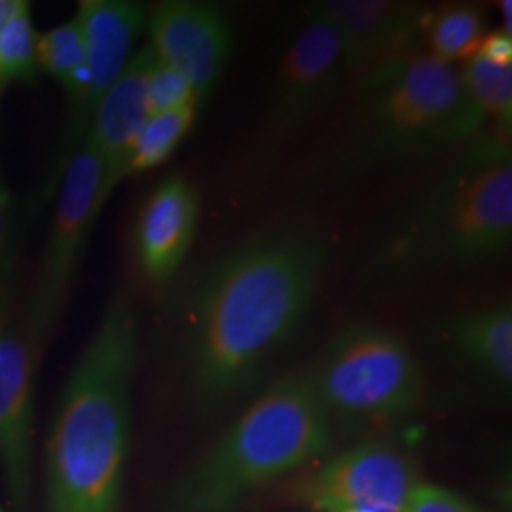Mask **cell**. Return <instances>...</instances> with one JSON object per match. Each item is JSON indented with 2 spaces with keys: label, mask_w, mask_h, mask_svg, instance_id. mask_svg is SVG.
Segmentation results:
<instances>
[{
  "label": "cell",
  "mask_w": 512,
  "mask_h": 512,
  "mask_svg": "<svg viewBox=\"0 0 512 512\" xmlns=\"http://www.w3.org/2000/svg\"><path fill=\"white\" fill-rule=\"evenodd\" d=\"M327 241L306 230L251 239L222 256L194 300L192 378L220 406L253 384L304 323L329 264Z\"/></svg>",
  "instance_id": "cell-1"
},
{
  "label": "cell",
  "mask_w": 512,
  "mask_h": 512,
  "mask_svg": "<svg viewBox=\"0 0 512 512\" xmlns=\"http://www.w3.org/2000/svg\"><path fill=\"white\" fill-rule=\"evenodd\" d=\"M137 317L126 296L105 313L65 387L48 448L50 512H118L131 425Z\"/></svg>",
  "instance_id": "cell-2"
},
{
  "label": "cell",
  "mask_w": 512,
  "mask_h": 512,
  "mask_svg": "<svg viewBox=\"0 0 512 512\" xmlns=\"http://www.w3.org/2000/svg\"><path fill=\"white\" fill-rule=\"evenodd\" d=\"M332 446V420L310 370L291 372L249 404L173 495L171 512H232L256 490Z\"/></svg>",
  "instance_id": "cell-3"
},
{
  "label": "cell",
  "mask_w": 512,
  "mask_h": 512,
  "mask_svg": "<svg viewBox=\"0 0 512 512\" xmlns=\"http://www.w3.org/2000/svg\"><path fill=\"white\" fill-rule=\"evenodd\" d=\"M361 105L344 147L348 171L420 160L473 143L488 124L456 65L427 52L361 88Z\"/></svg>",
  "instance_id": "cell-4"
},
{
  "label": "cell",
  "mask_w": 512,
  "mask_h": 512,
  "mask_svg": "<svg viewBox=\"0 0 512 512\" xmlns=\"http://www.w3.org/2000/svg\"><path fill=\"white\" fill-rule=\"evenodd\" d=\"M473 145L391 239L384 266L397 272L475 266L511 249L509 139L497 135Z\"/></svg>",
  "instance_id": "cell-5"
},
{
  "label": "cell",
  "mask_w": 512,
  "mask_h": 512,
  "mask_svg": "<svg viewBox=\"0 0 512 512\" xmlns=\"http://www.w3.org/2000/svg\"><path fill=\"white\" fill-rule=\"evenodd\" d=\"M310 374L330 420L346 423L401 420L418 410L425 391L406 340L370 323L340 330Z\"/></svg>",
  "instance_id": "cell-6"
},
{
  "label": "cell",
  "mask_w": 512,
  "mask_h": 512,
  "mask_svg": "<svg viewBox=\"0 0 512 512\" xmlns=\"http://www.w3.org/2000/svg\"><path fill=\"white\" fill-rule=\"evenodd\" d=\"M348 78L340 38L329 19L311 8L310 19L283 50L262 120V141L275 150L329 109Z\"/></svg>",
  "instance_id": "cell-7"
},
{
  "label": "cell",
  "mask_w": 512,
  "mask_h": 512,
  "mask_svg": "<svg viewBox=\"0 0 512 512\" xmlns=\"http://www.w3.org/2000/svg\"><path fill=\"white\" fill-rule=\"evenodd\" d=\"M421 480L412 459L384 442H365L302 478L294 497L319 512H408Z\"/></svg>",
  "instance_id": "cell-8"
},
{
  "label": "cell",
  "mask_w": 512,
  "mask_h": 512,
  "mask_svg": "<svg viewBox=\"0 0 512 512\" xmlns=\"http://www.w3.org/2000/svg\"><path fill=\"white\" fill-rule=\"evenodd\" d=\"M329 19L349 80L359 88L420 54L427 8L403 0H325L315 6Z\"/></svg>",
  "instance_id": "cell-9"
},
{
  "label": "cell",
  "mask_w": 512,
  "mask_h": 512,
  "mask_svg": "<svg viewBox=\"0 0 512 512\" xmlns=\"http://www.w3.org/2000/svg\"><path fill=\"white\" fill-rule=\"evenodd\" d=\"M150 50L158 63L183 74L202 101L211 92L232 54L228 19L215 6L169 0L148 19Z\"/></svg>",
  "instance_id": "cell-10"
},
{
  "label": "cell",
  "mask_w": 512,
  "mask_h": 512,
  "mask_svg": "<svg viewBox=\"0 0 512 512\" xmlns=\"http://www.w3.org/2000/svg\"><path fill=\"white\" fill-rule=\"evenodd\" d=\"M107 200L105 169L99 154L86 139L69 164L57 202L54 232L48 245L40 294L44 310L50 308L52 311L65 296L78 256Z\"/></svg>",
  "instance_id": "cell-11"
},
{
  "label": "cell",
  "mask_w": 512,
  "mask_h": 512,
  "mask_svg": "<svg viewBox=\"0 0 512 512\" xmlns=\"http://www.w3.org/2000/svg\"><path fill=\"white\" fill-rule=\"evenodd\" d=\"M33 342L0 315V465L14 499L29 492L33 461Z\"/></svg>",
  "instance_id": "cell-12"
},
{
  "label": "cell",
  "mask_w": 512,
  "mask_h": 512,
  "mask_svg": "<svg viewBox=\"0 0 512 512\" xmlns=\"http://www.w3.org/2000/svg\"><path fill=\"white\" fill-rule=\"evenodd\" d=\"M200 224V196L184 175H171L154 188L143 205L135 249L143 272L154 285H165L188 255Z\"/></svg>",
  "instance_id": "cell-13"
},
{
  "label": "cell",
  "mask_w": 512,
  "mask_h": 512,
  "mask_svg": "<svg viewBox=\"0 0 512 512\" xmlns=\"http://www.w3.org/2000/svg\"><path fill=\"white\" fill-rule=\"evenodd\" d=\"M154 61L156 57L148 44L133 55L109 92L97 103L88 124L90 133L86 139L101 158L107 196L128 175L135 141L150 116L147 86Z\"/></svg>",
  "instance_id": "cell-14"
},
{
  "label": "cell",
  "mask_w": 512,
  "mask_h": 512,
  "mask_svg": "<svg viewBox=\"0 0 512 512\" xmlns=\"http://www.w3.org/2000/svg\"><path fill=\"white\" fill-rule=\"evenodd\" d=\"M76 19L84 35L88 76L84 107L76 122L82 128L90 124L97 103L126 69L133 44L147 23V10L128 0H82Z\"/></svg>",
  "instance_id": "cell-15"
},
{
  "label": "cell",
  "mask_w": 512,
  "mask_h": 512,
  "mask_svg": "<svg viewBox=\"0 0 512 512\" xmlns=\"http://www.w3.org/2000/svg\"><path fill=\"white\" fill-rule=\"evenodd\" d=\"M448 338L459 357L486 378L509 387L512 380V306L499 298L459 311L448 323Z\"/></svg>",
  "instance_id": "cell-16"
},
{
  "label": "cell",
  "mask_w": 512,
  "mask_h": 512,
  "mask_svg": "<svg viewBox=\"0 0 512 512\" xmlns=\"http://www.w3.org/2000/svg\"><path fill=\"white\" fill-rule=\"evenodd\" d=\"M486 35V19L476 4H446L437 10L427 8L423 42L427 54L448 65H463L478 52Z\"/></svg>",
  "instance_id": "cell-17"
},
{
  "label": "cell",
  "mask_w": 512,
  "mask_h": 512,
  "mask_svg": "<svg viewBox=\"0 0 512 512\" xmlns=\"http://www.w3.org/2000/svg\"><path fill=\"white\" fill-rule=\"evenodd\" d=\"M38 67L59 80L73 99L76 122L86 99V46L78 19L63 23L38 37Z\"/></svg>",
  "instance_id": "cell-18"
},
{
  "label": "cell",
  "mask_w": 512,
  "mask_h": 512,
  "mask_svg": "<svg viewBox=\"0 0 512 512\" xmlns=\"http://www.w3.org/2000/svg\"><path fill=\"white\" fill-rule=\"evenodd\" d=\"M465 90L486 122H494L499 135H511L512 67H497L473 55L459 65Z\"/></svg>",
  "instance_id": "cell-19"
},
{
  "label": "cell",
  "mask_w": 512,
  "mask_h": 512,
  "mask_svg": "<svg viewBox=\"0 0 512 512\" xmlns=\"http://www.w3.org/2000/svg\"><path fill=\"white\" fill-rule=\"evenodd\" d=\"M198 103L148 116L129 158V173L148 171L164 164L183 143L194 124Z\"/></svg>",
  "instance_id": "cell-20"
},
{
  "label": "cell",
  "mask_w": 512,
  "mask_h": 512,
  "mask_svg": "<svg viewBox=\"0 0 512 512\" xmlns=\"http://www.w3.org/2000/svg\"><path fill=\"white\" fill-rule=\"evenodd\" d=\"M38 37L31 23V8L19 0L0 35V74L10 80H31L38 69Z\"/></svg>",
  "instance_id": "cell-21"
},
{
  "label": "cell",
  "mask_w": 512,
  "mask_h": 512,
  "mask_svg": "<svg viewBox=\"0 0 512 512\" xmlns=\"http://www.w3.org/2000/svg\"><path fill=\"white\" fill-rule=\"evenodd\" d=\"M147 103L148 112L152 116L164 110L200 103V99L183 74L154 61V67L148 76Z\"/></svg>",
  "instance_id": "cell-22"
},
{
  "label": "cell",
  "mask_w": 512,
  "mask_h": 512,
  "mask_svg": "<svg viewBox=\"0 0 512 512\" xmlns=\"http://www.w3.org/2000/svg\"><path fill=\"white\" fill-rule=\"evenodd\" d=\"M408 512H482L465 497L437 484L420 482L408 503Z\"/></svg>",
  "instance_id": "cell-23"
},
{
  "label": "cell",
  "mask_w": 512,
  "mask_h": 512,
  "mask_svg": "<svg viewBox=\"0 0 512 512\" xmlns=\"http://www.w3.org/2000/svg\"><path fill=\"white\" fill-rule=\"evenodd\" d=\"M476 55L497 67H512V35L501 29L486 33Z\"/></svg>",
  "instance_id": "cell-24"
},
{
  "label": "cell",
  "mask_w": 512,
  "mask_h": 512,
  "mask_svg": "<svg viewBox=\"0 0 512 512\" xmlns=\"http://www.w3.org/2000/svg\"><path fill=\"white\" fill-rule=\"evenodd\" d=\"M6 243H8V200H6V192L0 186V266L6 255Z\"/></svg>",
  "instance_id": "cell-25"
},
{
  "label": "cell",
  "mask_w": 512,
  "mask_h": 512,
  "mask_svg": "<svg viewBox=\"0 0 512 512\" xmlns=\"http://www.w3.org/2000/svg\"><path fill=\"white\" fill-rule=\"evenodd\" d=\"M19 0H0V35H2V29L6 25L8 18L16 12L18 8ZM4 88V80H2V74H0V92Z\"/></svg>",
  "instance_id": "cell-26"
},
{
  "label": "cell",
  "mask_w": 512,
  "mask_h": 512,
  "mask_svg": "<svg viewBox=\"0 0 512 512\" xmlns=\"http://www.w3.org/2000/svg\"><path fill=\"white\" fill-rule=\"evenodd\" d=\"M499 14H501V31H505V33H509V35H512L511 0H503V2H499Z\"/></svg>",
  "instance_id": "cell-27"
}]
</instances>
